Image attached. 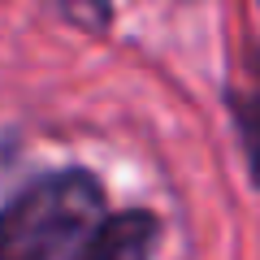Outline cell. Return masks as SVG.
Returning a JSON list of instances; mask_svg holds the SVG:
<instances>
[{
  "label": "cell",
  "mask_w": 260,
  "mask_h": 260,
  "mask_svg": "<svg viewBox=\"0 0 260 260\" xmlns=\"http://www.w3.org/2000/svg\"><path fill=\"white\" fill-rule=\"evenodd\" d=\"M104 195L83 169L39 178L0 213V260H61L100 225Z\"/></svg>",
  "instance_id": "cell-1"
},
{
  "label": "cell",
  "mask_w": 260,
  "mask_h": 260,
  "mask_svg": "<svg viewBox=\"0 0 260 260\" xmlns=\"http://www.w3.org/2000/svg\"><path fill=\"white\" fill-rule=\"evenodd\" d=\"M152 251H156V217L117 213L87 234L74 260H152Z\"/></svg>",
  "instance_id": "cell-2"
},
{
  "label": "cell",
  "mask_w": 260,
  "mask_h": 260,
  "mask_svg": "<svg viewBox=\"0 0 260 260\" xmlns=\"http://www.w3.org/2000/svg\"><path fill=\"white\" fill-rule=\"evenodd\" d=\"M239 130H243V148H247V160H251V174L260 182V95L239 104Z\"/></svg>",
  "instance_id": "cell-3"
}]
</instances>
